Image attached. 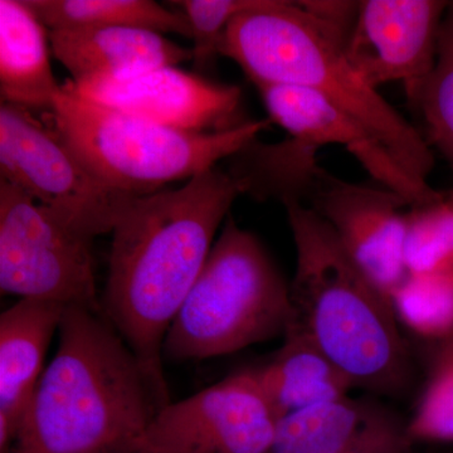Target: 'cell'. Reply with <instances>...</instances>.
I'll use <instances>...</instances> for the list:
<instances>
[{
  "label": "cell",
  "instance_id": "1",
  "mask_svg": "<svg viewBox=\"0 0 453 453\" xmlns=\"http://www.w3.org/2000/svg\"><path fill=\"white\" fill-rule=\"evenodd\" d=\"M240 196L216 166L177 189L134 196L113 228L103 314L162 380L164 339Z\"/></svg>",
  "mask_w": 453,
  "mask_h": 453
},
{
  "label": "cell",
  "instance_id": "2",
  "mask_svg": "<svg viewBox=\"0 0 453 453\" xmlns=\"http://www.w3.org/2000/svg\"><path fill=\"white\" fill-rule=\"evenodd\" d=\"M58 332V350L38 381L13 453L135 449L170 403L166 380L100 312L68 306Z\"/></svg>",
  "mask_w": 453,
  "mask_h": 453
},
{
  "label": "cell",
  "instance_id": "3",
  "mask_svg": "<svg viewBox=\"0 0 453 453\" xmlns=\"http://www.w3.org/2000/svg\"><path fill=\"white\" fill-rule=\"evenodd\" d=\"M283 207L296 250L285 334L308 339L356 388L401 392L412 368L392 303L318 213L296 202Z\"/></svg>",
  "mask_w": 453,
  "mask_h": 453
},
{
  "label": "cell",
  "instance_id": "4",
  "mask_svg": "<svg viewBox=\"0 0 453 453\" xmlns=\"http://www.w3.org/2000/svg\"><path fill=\"white\" fill-rule=\"evenodd\" d=\"M345 44L297 2L262 0L238 14L219 41L256 88L300 86L318 92L356 119L399 165L427 183L434 157L427 140L349 62Z\"/></svg>",
  "mask_w": 453,
  "mask_h": 453
},
{
  "label": "cell",
  "instance_id": "5",
  "mask_svg": "<svg viewBox=\"0 0 453 453\" xmlns=\"http://www.w3.org/2000/svg\"><path fill=\"white\" fill-rule=\"evenodd\" d=\"M50 124L97 178L113 189L145 196L216 168L268 129L270 119L220 133H188L155 124L62 85Z\"/></svg>",
  "mask_w": 453,
  "mask_h": 453
},
{
  "label": "cell",
  "instance_id": "6",
  "mask_svg": "<svg viewBox=\"0 0 453 453\" xmlns=\"http://www.w3.org/2000/svg\"><path fill=\"white\" fill-rule=\"evenodd\" d=\"M290 282L257 237L229 214L204 267L170 325L163 359L226 356L283 335Z\"/></svg>",
  "mask_w": 453,
  "mask_h": 453
},
{
  "label": "cell",
  "instance_id": "7",
  "mask_svg": "<svg viewBox=\"0 0 453 453\" xmlns=\"http://www.w3.org/2000/svg\"><path fill=\"white\" fill-rule=\"evenodd\" d=\"M0 179L94 241L113 231L136 196L113 189L73 153L53 125L26 107L0 106Z\"/></svg>",
  "mask_w": 453,
  "mask_h": 453
},
{
  "label": "cell",
  "instance_id": "8",
  "mask_svg": "<svg viewBox=\"0 0 453 453\" xmlns=\"http://www.w3.org/2000/svg\"><path fill=\"white\" fill-rule=\"evenodd\" d=\"M92 240L0 179V291L103 314Z\"/></svg>",
  "mask_w": 453,
  "mask_h": 453
},
{
  "label": "cell",
  "instance_id": "9",
  "mask_svg": "<svg viewBox=\"0 0 453 453\" xmlns=\"http://www.w3.org/2000/svg\"><path fill=\"white\" fill-rule=\"evenodd\" d=\"M279 418L247 369L160 411L142 453H268Z\"/></svg>",
  "mask_w": 453,
  "mask_h": 453
},
{
  "label": "cell",
  "instance_id": "10",
  "mask_svg": "<svg viewBox=\"0 0 453 453\" xmlns=\"http://www.w3.org/2000/svg\"><path fill=\"white\" fill-rule=\"evenodd\" d=\"M301 204L332 226L345 251L390 300L408 276L401 210L411 203L388 188L351 183L319 165Z\"/></svg>",
  "mask_w": 453,
  "mask_h": 453
},
{
  "label": "cell",
  "instance_id": "11",
  "mask_svg": "<svg viewBox=\"0 0 453 453\" xmlns=\"http://www.w3.org/2000/svg\"><path fill=\"white\" fill-rule=\"evenodd\" d=\"M449 2L362 0L345 55L369 86L403 82L408 100L434 73Z\"/></svg>",
  "mask_w": 453,
  "mask_h": 453
},
{
  "label": "cell",
  "instance_id": "12",
  "mask_svg": "<svg viewBox=\"0 0 453 453\" xmlns=\"http://www.w3.org/2000/svg\"><path fill=\"white\" fill-rule=\"evenodd\" d=\"M73 85L89 100L188 133H220L249 121L242 118L240 88L211 82L178 65L120 81Z\"/></svg>",
  "mask_w": 453,
  "mask_h": 453
},
{
  "label": "cell",
  "instance_id": "13",
  "mask_svg": "<svg viewBox=\"0 0 453 453\" xmlns=\"http://www.w3.org/2000/svg\"><path fill=\"white\" fill-rule=\"evenodd\" d=\"M257 89L268 119L290 138L319 149L344 146L380 186L404 196L411 207L442 196L428 183L411 177L365 127L318 92L291 85H262Z\"/></svg>",
  "mask_w": 453,
  "mask_h": 453
},
{
  "label": "cell",
  "instance_id": "14",
  "mask_svg": "<svg viewBox=\"0 0 453 453\" xmlns=\"http://www.w3.org/2000/svg\"><path fill=\"white\" fill-rule=\"evenodd\" d=\"M411 442L389 411L347 395L283 417L268 453H405Z\"/></svg>",
  "mask_w": 453,
  "mask_h": 453
},
{
  "label": "cell",
  "instance_id": "15",
  "mask_svg": "<svg viewBox=\"0 0 453 453\" xmlns=\"http://www.w3.org/2000/svg\"><path fill=\"white\" fill-rule=\"evenodd\" d=\"M50 40L53 56L76 86L120 81L193 59L192 49L162 33L129 27L53 29Z\"/></svg>",
  "mask_w": 453,
  "mask_h": 453
},
{
  "label": "cell",
  "instance_id": "16",
  "mask_svg": "<svg viewBox=\"0 0 453 453\" xmlns=\"http://www.w3.org/2000/svg\"><path fill=\"white\" fill-rule=\"evenodd\" d=\"M65 309L52 301L19 299L0 315V453H13Z\"/></svg>",
  "mask_w": 453,
  "mask_h": 453
},
{
  "label": "cell",
  "instance_id": "17",
  "mask_svg": "<svg viewBox=\"0 0 453 453\" xmlns=\"http://www.w3.org/2000/svg\"><path fill=\"white\" fill-rule=\"evenodd\" d=\"M50 31L25 0H0L2 103L50 113L62 86L50 65Z\"/></svg>",
  "mask_w": 453,
  "mask_h": 453
},
{
  "label": "cell",
  "instance_id": "18",
  "mask_svg": "<svg viewBox=\"0 0 453 453\" xmlns=\"http://www.w3.org/2000/svg\"><path fill=\"white\" fill-rule=\"evenodd\" d=\"M276 356L252 369L277 418L347 396L350 378L320 349L296 334L286 333Z\"/></svg>",
  "mask_w": 453,
  "mask_h": 453
},
{
  "label": "cell",
  "instance_id": "19",
  "mask_svg": "<svg viewBox=\"0 0 453 453\" xmlns=\"http://www.w3.org/2000/svg\"><path fill=\"white\" fill-rule=\"evenodd\" d=\"M50 31L129 27L190 38L186 17L153 0H25Z\"/></svg>",
  "mask_w": 453,
  "mask_h": 453
},
{
  "label": "cell",
  "instance_id": "20",
  "mask_svg": "<svg viewBox=\"0 0 453 453\" xmlns=\"http://www.w3.org/2000/svg\"><path fill=\"white\" fill-rule=\"evenodd\" d=\"M408 275H453V189L405 213Z\"/></svg>",
  "mask_w": 453,
  "mask_h": 453
},
{
  "label": "cell",
  "instance_id": "21",
  "mask_svg": "<svg viewBox=\"0 0 453 453\" xmlns=\"http://www.w3.org/2000/svg\"><path fill=\"white\" fill-rule=\"evenodd\" d=\"M396 319L429 339L453 333V275H408L390 296Z\"/></svg>",
  "mask_w": 453,
  "mask_h": 453
},
{
  "label": "cell",
  "instance_id": "22",
  "mask_svg": "<svg viewBox=\"0 0 453 453\" xmlns=\"http://www.w3.org/2000/svg\"><path fill=\"white\" fill-rule=\"evenodd\" d=\"M262 0H177L168 2L186 17L193 41L196 68L207 70L219 55L220 38L238 14L257 7Z\"/></svg>",
  "mask_w": 453,
  "mask_h": 453
},
{
  "label": "cell",
  "instance_id": "23",
  "mask_svg": "<svg viewBox=\"0 0 453 453\" xmlns=\"http://www.w3.org/2000/svg\"><path fill=\"white\" fill-rule=\"evenodd\" d=\"M410 101L422 112L429 142L453 170V58L438 56L434 73Z\"/></svg>",
  "mask_w": 453,
  "mask_h": 453
},
{
  "label": "cell",
  "instance_id": "24",
  "mask_svg": "<svg viewBox=\"0 0 453 453\" xmlns=\"http://www.w3.org/2000/svg\"><path fill=\"white\" fill-rule=\"evenodd\" d=\"M411 441L452 442L453 441V357L438 356L436 368L429 380L412 421L408 423Z\"/></svg>",
  "mask_w": 453,
  "mask_h": 453
},
{
  "label": "cell",
  "instance_id": "25",
  "mask_svg": "<svg viewBox=\"0 0 453 453\" xmlns=\"http://www.w3.org/2000/svg\"><path fill=\"white\" fill-rule=\"evenodd\" d=\"M297 3L303 9V12H306L310 17L314 18L316 22L323 25L342 43L347 44L351 31L356 26L359 2L308 0V2Z\"/></svg>",
  "mask_w": 453,
  "mask_h": 453
},
{
  "label": "cell",
  "instance_id": "26",
  "mask_svg": "<svg viewBox=\"0 0 453 453\" xmlns=\"http://www.w3.org/2000/svg\"><path fill=\"white\" fill-rule=\"evenodd\" d=\"M438 56L453 58V2H449L442 26H441Z\"/></svg>",
  "mask_w": 453,
  "mask_h": 453
},
{
  "label": "cell",
  "instance_id": "27",
  "mask_svg": "<svg viewBox=\"0 0 453 453\" xmlns=\"http://www.w3.org/2000/svg\"><path fill=\"white\" fill-rule=\"evenodd\" d=\"M440 356H447L453 357V333L446 340H443L441 345Z\"/></svg>",
  "mask_w": 453,
  "mask_h": 453
},
{
  "label": "cell",
  "instance_id": "28",
  "mask_svg": "<svg viewBox=\"0 0 453 453\" xmlns=\"http://www.w3.org/2000/svg\"><path fill=\"white\" fill-rule=\"evenodd\" d=\"M100 453H142L138 449H115V451H106Z\"/></svg>",
  "mask_w": 453,
  "mask_h": 453
}]
</instances>
